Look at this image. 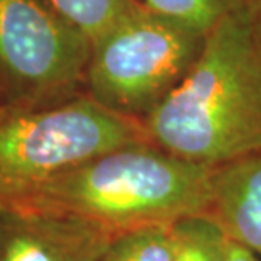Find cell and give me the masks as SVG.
<instances>
[{"label":"cell","mask_w":261,"mask_h":261,"mask_svg":"<svg viewBox=\"0 0 261 261\" xmlns=\"http://www.w3.org/2000/svg\"><path fill=\"white\" fill-rule=\"evenodd\" d=\"M90 38L48 0H0V103L48 107L83 93Z\"/></svg>","instance_id":"cell-5"},{"label":"cell","mask_w":261,"mask_h":261,"mask_svg":"<svg viewBox=\"0 0 261 261\" xmlns=\"http://www.w3.org/2000/svg\"><path fill=\"white\" fill-rule=\"evenodd\" d=\"M246 4L248 0H143L144 7L202 36Z\"/></svg>","instance_id":"cell-10"},{"label":"cell","mask_w":261,"mask_h":261,"mask_svg":"<svg viewBox=\"0 0 261 261\" xmlns=\"http://www.w3.org/2000/svg\"><path fill=\"white\" fill-rule=\"evenodd\" d=\"M227 261H259L254 254L249 251L248 248L241 246L239 243L232 241L229 243V253H227Z\"/></svg>","instance_id":"cell-13"},{"label":"cell","mask_w":261,"mask_h":261,"mask_svg":"<svg viewBox=\"0 0 261 261\" xmlns=\"http://www.w3.org/2000/svg\"><path fill=\"white\" fill-rule=\"evenodd\" d=\"M143 141V122L85 92L48 107L0 103V211L95 156Z\"/></svg>","instance_id":"cell-3"},{"label":"cell","mask_w":261,"mask_h":261,"mask_svg":"<svg viewBox=\"0 0 261 261\" xmlns=\"http://www.w3.org/2000/svg\"><path fill=\"white\" fill-rule=\"evenodd\" d=\"M141 122L149 143L194 163L261 153V46L246 7L208 31L180 85Z\"/></svg>","instance_id":"cell-1"},{"label":"cell","mask_w":261,"mask_h":261,"mask_svg":"<svg viewBox=\"0 0 261 261\" xmlns=\"http://www.w3.org/2000/svg\"><path fill=\"white\" fill-rule=\"evenodd\" d=\"M171 226H144L117 232L100 261H171Z\"/></svg>","instance_id":"cell-9"},{"label":"cell","mask_w":261,"mask_h":261,"mask_svg":"<svg viewBox=\"0 0 261 261\" xmlns=\"http://www.w3.org/2000/svg\"><path fill=\"white\" fill-rule=\"evenodd\" d=\"M246 10H248L249 19H251V24H253L254 34H256V38H258V43L261 46V0H248Z\"/></svg>","instance_id":"cell-12"},{"label":"cell","mask_w":261,"mask_h":261,"mask_svg":"<svg viewBox=\"0 0 261 261\" xmlns=\"http://www.w3.org/2000/svg\"><path fill=\"white\" fill-rule=\"evenodd\" d=\"M171 261H227L231 238L212 214H195L171 224Z\"/></svg>","instance_id":"cell-8"},{"label":"cell","mask_w":261,"mask_h":261,"mask_svg":"<svg viewBox=\"0 0 261 261\" xmlns=\"http://www.w3.org/2000/svg\"><path fill=\"white\" fill-rule=\"evenodd\" d=\"M114 236L68 214L0 211V261H100Z\"/></svg>","instance_id":"cell-6"},{"label":"cell","mask_w":261,"mask_h":261,"mask_svg":"<svg viewBox=\"0 0 261 261\" xmlns=\"http://www.w3.org/2000/svg\"><path fill=\"white\" fill-rule=\"evenodd\" d=\"M214 166L149 141L126 144L68 170L9 211L58 212L117 234L212 212Z\"/></svg>","instance_id":"cell-2"},{"label":"cell","mask_w":261,"mask_h":261,"mask_svg":"<svg viewBox=\"0 0 261 261\" xmlns=\"http://www.w3.org/2000/svg\"><path fill=\"white\" fill-rule=\"evenodd\" d=\"M203 41L205 36L141 5L92 41L83 92L143 121L180 85Z\"/></svg>","instance_id":"cell-4"},{"label":"cell","mask_w":261,"mask_h":261,"mask_svg":"<svg viewBox=\"0 0 261 261\" xmlns=\"http://www.w3.org/2000/svg\"><path fill=\"white\" fill-rule=\"evenodd\" d=\"M65 19L83 31L90 41L143 5V0H48Z\"/></svg>","instance_id":"cell-11"},{"label":"cell","mask_w":261,"mask_h":261,"mask_svg":"<svg viewBox=\"0 0 261 261\" xmlns=\"http://www.w3.org/2000/svg\"><path fill=\"white\" fill-rule=\"evenodd\" d=\"M211 214L261 259V153L214 166Z\"/></svg>","instance_id":"cell-7"}]
</instances>
